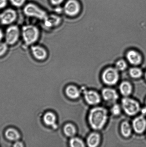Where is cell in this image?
Returning <instances> with one entry per match:
<instances>
[{"mask_svg":"<svg viewBox=\"0 0 146 147\" xmlns=\"http://www.w3.org/2000/svg\"><path fill=\"white\" fill-rule=\"evenodd\" d=\"M88 119L91 127L96 130H99L102 129L106 123L108 112L104 108H94L90 111Z\"/></svg>","mask_w":146,"mask_h":147,"instance_id":"cell-1","label":"cell"},{"mask_svg":"<svg viewBox=\"0 0 146 147\" xmlns=\"http://www.w3.org/2000/svg\"><path fill=\"white\" fill-rule=\"evenodd\" d=\"M21 35L24 44L29 46L36 42L39 38L40 32L36 26L28 24L22 27Z\"/></svg>","mask_w":146,"mask_h":147,"instance_id":"cell-2","label":"cell"},{"mask_svg":"<svg viewBox=\"0 0 146 147\" xmlns=\"http://www.w3.org/2000/svg\"><path fill=\"white\" fill-rule=\"evenodd\" d=\"M23 11L24 14L27 17H33L43 21L48 16L45 11L32 3L26 4L24 7Z\"/></svg>","mask_w":146,"mask_h":147,"instance_id":"cell-3","label":"cell"},{"mask_svg":"<svg viewBox=\"0 0 146 147\" xmlns=\"http://www.w3.org/2000/svg\"><path fill=\"white\" fill-rule=\"evenodd\" d=\"M121 103L124 111L130 116H133L139 111V103L134 99L128 98H124L121 101Z\"/></svg>","mask_w":146,"mask_h":147,"instance_id":"cell-4","label":"cell"},{"mask_svg":"<svg viewBox=\"0 0 146 147\" xmlns=\"http://www.w3.org/2000/svg\"><path fill=\"white\" fill-rule=\"evenodd\" d=\"M19 28L16 25H11L8 27L5 34V42L8 45H12L18 41L20 36Z\"/></svg>","mask_w":146,"mask_h":147,"instance_id":"cell-5","label":"cell"},{"mask_svg":"<svg viewBox=\"0 0 146 147\" xmlns=\"http://www.w3.org/2000/svg\"><path fill=\"white\" fill-rule=\"evenodd\" d=\"M118 71L116 69L113 67H109L104 70L102 76L104 83L109 85L116 84L119 78Z\"/></svg>","mask_w":146,"mask_h":147,"instance_id":"cell-6","label":"cell"},{"mask_svg":"<svg viewBox=\"0 0 146 147\" xmlns=\"http://www.w3.org/2000/svg\"><path fill=\"white\" fill-rule=\"evenodd\" d=\"M81 9L79 3L76 0H68L64 5L63 11L67 16L74 17L79 13Z\"/></svg>","mask_w":146,"mask_h":147,"instance_id":"cell-7","label":"cell"},{"mask_svg":"<svg viewBox=\"0 0 146 147\" xmlns=\"http://www.w3.org/2000/svg\"><path fill=\"white\" fill-rule=\"evenodd\" d=\"M17 18L16 11L13 9H7L0 14V22L3 25L11 24L15 21Z\"/></svg>","mask_w":146,"mask_h":147,"instance_id":"cell-8","label":"cell"},{"mask_svg":"<svg viewBox=\"0 0 146 147\" xmlns=\"http://www.w3.org/2000/svg\"><path fill=\"white\" fill-rule=\"evenodd\" d=\"M31 51L34 58L39 61L45 59L48 56L46 50L39 45L31 46Z\"/></svg>","mask_w":146,"mask_h":147,"instance_id":"cell-9","label":"cell"},{"mask_svg":"<svg viewBox=\"0 0 146 147\" xmlns=\"http://www.w3.org/2000/svg\"><path fill=\"white\" fill-rule=\"evenodd\" d=\"M83 92L86 101L89 104L96 105L101 101V98L97 92L92 90H85Z\"/></svg>","mask_w":146,"mask_h":147,"instance_id":"cell-10","label":"cell"},{"mask_svg":"<svg viewBox=\"0 0 146 147\" xmlns=\"http://www.w3.org/2000/svg\"><path fill=\"white\" fill-rule=\"evenodd\" d=\"M134 130L137 133L141 134L145 131L146 128V120L144 116H140L136 118L133 122Z\"/></svg>","mask_w":146,"mask_h":147,"instance_id":"cell-11","label":"cell"},{"mask_svg":"<svg viewBox=\"0 0 146 147\" xmlns=\"http://www.w3.org/2000/svg\"><path fill=\"white\" fill-rule=\"evenodd\" d=\"M126 57L129 62L133 65H138L142 61L141 55L135 50H130L127 53Z\"/></svg>","mask_w":146,"mask_h":147,"instance_id":"cell-12","label":"cell"},{"mask_svg":"<svg viewBox=\"0 0 146 147\" xmlns=\"http://www.w3.org/2000/svg\"><path fill=\"white\" fill-rule=\"evenodd\" d=\"M102 94L104 100L108 102H115L118 98V95L116 91L108 88L104 89L103 90Z\"/></svg>","mask_w":146,"mask_h":147,"instance_id":"cell-13","label":"cell"},{"mask_svg":"<svg viewBox=\"0 0 146 147\" xmlns=\"http://www.w3.org/2000/svg\"><path fill=\"white\" fill-rule=\"evenodd\" d=\"M44 25L48 28L56 27L60 24L61 19V17L55 14L48 15L44 20Z\"/></svg>","mask_w":146,"mask_h":147,"instance_id":"cell-14","label":"cell"},{"mask_svg":"<svg viewBox=\"0 0 146 147\" xmlns=\"http://www.w3.org/2000/svg\"><path fill=\"white\" fill-rule=\"evenodd\" d=\"M100 136L98 134L93 133L88 136L87 140L88 146L91 147H95L98 146L100 142Z\"/></svg>","mask_w":146,"mask_h":147,"instance_id":"cell-15","label":"cell"},{"mask_svg":"<svg viewBox=\"0 0 146 147\" xmlns=\"http://www.w3.org/2000/svg\"><path fill=\"white\" fill-rule=\"evenodd\" d=\"M66 93L67 96L71 99H75L79 97L80 92L75 86H70L66 89Z\"/></svg>","mask_w":146,"mask_h":147,"instance_id":"cell-16","label":"cell"},{"mask_svg":"<svg viewBox=\"0 0 146 147\" xmlns=\"http://www.w3.org/2000/svg\"><path fill=\"white\" fill-rule=\"evenodd\" d=\"M119 89L121 94L124 96H128L132 92V86L131 84L127 82H123L120 85Z\"/></svg>","mask_w":146,"mask_h":147,"instance_id":"cell-17","label":"cell"},{"mask_svg":"<svg viewBox=\"0 0 146 147\" xmlns=\"http://www.w3.org/2000/svg\"><path fill=\"white\" fill-rule=\"evenodd\" d=\"M6 137L11 141L18 140L20 138V134L18 131L13 128H10L6 131L5 132Z\"/></svg>","mask_w":146,"mask_h":147,"instance_id":"cell-18","label":"cell"},{"mask_svg":"<svg viewBox=\"0 0 146 147\" xmlns=\"http://www.w3.org/2000/svg\"><path fill=\"white\" fill-rule=\"evenodd\" d=\"M43 119L46 124L49 126H54L56 121V117L53 113L48 112L44 115Z\"/></svg>","mask_w":146,"mask_h":147,"instance_id":"cell-19","label":"cell"},{"mask_svg":"<svg viewBox=\"0 0 146 147\" xmlns=\"http://www.w3.org/2000/svg\"><path fill=\"white\" fill-rule=\"evenodd\" d=\"M121 131L123 136L125 137H128L131 135V127L128 122L124 121L121 124Z\"/></svg>","mask_w":146,"mask_h":147,"instance_id":"cell-20","label":"cell"},{"mask_svg":"<svg viewBox=\"0 0 146 147\" xmlns=\"http://www.w3.org/2000/svg\"><path fill=\"white\" fill-rule=\"evenodd\" d=\"M64 132L67 136L72 137L75 134L76 129L75 126L72 124L68 123L64 127Z\"/></svg>","mask_w":146,"mask_h":147,"instance_id":"cell-21","label":"cell"},{"mask_svg":"<svg viewBox=\"0 0 146 147\" xmlns=\"http://www.w3.org/2000/svg\"><path fill=\"white\" fill-rule=\"evenodd\" d=\"M130 76L134 78L141 77L142 75V71L141 69L138 67H132L129 70Z\"/></svg>","mask_w":146,"mask_h":147,"instance_id":"cell-22","label":"cell"},{"mask_svg":"<svg viewBox=\"0 0 146 147\" xmlns=\"http://www.w3.org/2000/svg\"><path fill=\"white\" fill-rule=\"evenodd\" d=\"M70 145L73 147H83L85 145L83 142L79 138H72L70 140Z\"/></svg>","mask_w":146,"mask_h":147,"instance_id":"cell-23","label":"cell"},{"mask_svg":"<svg viewBox=\"0 0 146 147\" xmlns=\"http://www.w3.org/2000/svg\"><path fill=\"white\" fill-rule=\"evenodd\" d=\"M127 64L124 60H121L117 62L115 64V68L118 71H123L127 68Z\"/></svg>","mask_w":146,"mask_h":147,"instance_id":"cell-24","label":"cell"},{"mask_svg":"<svg viewBox=\"0 0 146 147\" xmlns=\"http://www.w3.org/2000/svg\"><path fill=\"white\" fill-rule=\"evenodd\" d=\"M8 45L5 42H0V57L5 54L8 50Z\"/></svg>","mask_w":146,"mask_h":147,"instance_id":"cell-25","label":"cell"},{"mask_svg":"<svg viewBox=\"0 0 146 147\" xmlns=\"http://www.w3.org/2000/svg\"><path fill=\"white\" fill-rule=\"evenodd\" d=\"M9 1L14 6L20 7L24 5L25 0H9Z\"/></svg>","mask_w":146,"mask_h":147,"instance_id":"cell-26","label":"cell"},{"mask_svg":"<svg viewBox=\"0 0 146 147\" xmlns=\"http://www.w3.org/2000/svg\"><path fill=\"white\" fill-rule=\"evenodd\" d=\"M121 109L119 105L115 104L113 106L111 109V112L114 115L117 116L119 115L121 113Z\"/></svg>","mask_w":146,"mask_h":147,"instance_id":"cell-27","label":"cell"},{"mask_svg":"<svg viewBox=\"0 0 146 147\" xmlns=\"http://www.w3.org/2000/svg\"><path fill=\"white\" fill-rule=\"evenodd\" d=\"M64 1V0H50V2L52 5L57 6L62 3Z\"/></svg>","mask_w":146,"mask_h":147,"instance_id":"cell-28","label":"cell"},{"mask_svg":"<svg viewBox=\"0 0 146 147\" xmlns=\"http://www.w3.org/2000/svg\"><path fill=\"white\" fill-rule=\"evenodd\" d=\"M7 4V0H0V9L5 8Z\"/></svg>","mask_w":146,"mask_h":147,"instance_id":"cell-29","label":"cell"},{"mask_svg":"<svg viewBox=\"0 0 146 147\" xmlns=\"http://www.w3.org/2000/svg\"><path fill=\"white\" fill-rule=\"evenodd\" d=\"M23 144L21 142H15L14 145V147H23Z\"/></svg>","mask_w":146,"mask_h":147,"instance_id":"cell-30","label":"cell"},{"mask_svg":"<svg viewBox=\"0 0 146 147\" xmlns=\"http://www.w3.org/2000/svg\"><path fill=\"white\" fill-rule=\"evenodd\" d=\"M3 36V31H1V30L0 29V41L2 39Z\"/></svg>","mask_w":146,"mask_h":147,"instance_id":"cell-31","label":"cell"},{"mask_svg":"<svg viewBox=\"0 0 146 147\" xmlns=\"http://www.w3.org/2000/svg\"><path fill=\"white\" fill-rule=\"evenodd\" d=\"M143 113H146V107L145 109H144L143 110Z\"/></svg>","mask_w":146,"mask_h":147,"instance_id":"cell-32","label":"cell"},{"mask_svg":"<svg viewBox=\"0 0 146 147\" xmlns=\"http://www.w3.org/2000/svg\"><path fill=\"white\" fill-rule=\"evenodd\" d=\"M145 78L146 79V73L145 74Z\"/></svg>","mask_w":146,"mask_h":147,"instance_id":"cell-33","label":"cell"}]
</instances>
